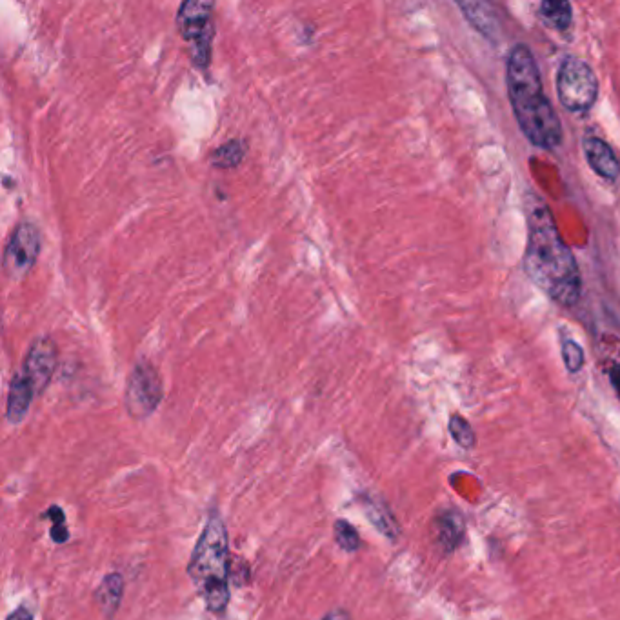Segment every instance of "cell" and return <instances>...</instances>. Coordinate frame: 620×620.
I'll use <instances>...</instances> for the list:
<instances>
[{
  "mask_svg": "<svg viewBox=\"0 0 620 620\" xmlns=\"http://www.w3.org/2000/svg\"><path fill=\"white\" fill-rule=\"evenodd\" d=\"M526 250L522 268L528 279L555 304L573 308L582 297L579 262L560 235L550 206L535 193L526 197Z\"/></svg>",
  "mask_w": 620,
  "mask_h": 620,
  "instance_id": "1",
  "label": "cell"
},
{
  "mask_svg": "<svg viewBox=\"0 0 620 620\" xmlns=\"http://www.w3.org/2000/svg\"><path fill=\"white\" fill-rule=\"evenodd\" d=\"M506 86L522 135L539 150H557L564 137L562 122L544 93L537 60L526 44H515L508 53Z\"/></svg>",
  "mask_w": 620,
  "mask_h": 620,
  "instance_id": "2",
  "label": "cell"
},
{
  "mask_svg": "<svg viewBox=\"0 0 620 620\" xmlns=\"http://www.w3.org/2000/svg\"><path fill=\"white\" fill-rule=\"evenodd\" d=\"M188 575L211 613H224L230 602L231 562L228 530L220 515L213 513L191 553Z\"/></svg>",
  "mask_w": 620,
  "mask_h": 620,
  "instance_id": "3",
  "label": "cell"
},
{
  "mask_svg": "<svg viewBox=\"0 0 620 620\" xmlns=\"http://www.w3.org/2000/svg\"><path fill=\"white\" fill-rule=\"evenodd\" d=\"M215 2L186 0L179 6L175 24L180 37L188 42L191 64L199 70H208L211 62V44L215 37L213 22Z\"/></svg>",
  "mask_w": 620,
  "mask_h": 620,
  "instance_id": "4",
  "label": "cell"
},
{
  "mask_svg": "<svg viewBox=\"0 0 620 620\" xmlns=\"http://www.w3.org/2000/svg\"><path fill=\"white\" fill-rule=\"evenodd\" d=\"M557 97L564 110L577 115H584L595 106L599 79L588 62L573 55L562 59L557 73Z\"/></svg>",
  "mask_w": 620,
  "mask_h": 620,
  "instance_id": "5",
  "label": "cell"
},
{
  "mask_svg": "<svg viewBox=\"0 0 620 620\" xmlns=\"http://www.w3.org/2000/svg\"><path fill=\"white\" fill-rule=\"evenodd\" d=\"M42 251L39 226L31 220H20L11 231L2 255V270L10 280L26 279L35 268Z\"/></svg>",
  "mask_w": 620,
  "mask_h": 620,
  "instance_id": "6",
  "label": "cell"
},
{
  "mask_svg": "<svg viewBox=\"0 0 620 620\" xmlns=\"http://www.w3.org/2000/svg\"><path fill=\"white\" fill-rule=\"evenodd\" d=\"M164 390L159 371L150 360H140L128 377L124 404L133 419L142 420L150 417L159 408Z\"/></svg>",
  "mask_w": 620,
  "mask_h": 620,
  "instance_id": "7",
  "label": "cell"
},
{
  "mask_svg": "<svg viewBox=\"0 0 620 620\" xmlns=\"http://www.w3.org/2000/svg\"><path fill=\"white\" fill-rule=\"evenodd\" d=\"M57 364H59V350L51 337L40 335L31 340L20 371L26 375V379L30 380L35 395L44 393V390L48 388L57 370Z\"/></svg>",
  "mask_w": 620,
  "mask_h": 620,
  "instance_id": "8",
  "label": "cell"
},
{
  "mask_svg": "<svg viewBox=\"0 0 620 620\" xmlns=\"http://www.w3.org/2000/svg\"><path fill=\"white\" fill-rule=\"evenodd\" d=\"M582 151L591 170L595 171L599 177L606 180L619 179L620 160L606 140L599 135L586 133L582 139Z\"/></svg>",
  "mask_w": 620,
  "mask_h": 620,
  "instance_id": "9",
  "label": "cell"
},
{
  "mask_svg": "<svg viewBox=\"0 0 620 620\" xmlns=\"http://www.w3.org/2000/svg\"><path fill=\"white\" fill-rule=\"evenodd\" d=\"M459 10L468 20L473 30L490 42H497L500 37V22L497 11L486 2H459Z\"/></svg>",
  "mask_w": 620,
  "mask_h": 620,
  "instance_id": "10",
  "label": "cell"
},
{
  "mask_svg": "<svg viewBox=\"0 0 620 620\" xmlns=\"http://www.w3.org/2000/svg\"><path fill=\"white\" fill-rule=\"evenodd\" d=\"M33 397H35V390H33L30 380L26 379V375L22 371H17L11 379L8 404H6V417L11 424H19L24 420L30 411Z\"/></svg>",
  "mask_w": 620,
  "mask_h": 620,
  "instance_id": "11",
  "label": "cell"
},
{
  "mask_svg": "<svg viewBox=\"0 0 620 620\" xmlns=\"http://www.w3.org/2000/svg\"><path fill=\"white\" fill-rule=\"evenodd\" d=\"M466 535V524L459 511H444L435 519V539L444 553L457 550Z\"/></svg>",
  "mask_w": 620,
  "mask_h": 620,
  "instance_id": "12",
  "label": "cell"
},
{
  "mask_svg": "<svg viewBox=\"0 0 620 620\" xmlns=\"http://www.w3.org/2000/svg\"><path fill=\"white\" fill-rule=\"evenodd\" d=\"M124 595V579L120 573H110L106 579L100 582L99 588L95 591V602L99 604L102 613L111 617L115 611L119 610L120 600Z\"/></svg>",
  "mask_w": 620,
  "mask_h": 620,
  "instance_id": "13",
  "label": "cell"
},
{
  "mask_svg": "<svg viewBox=\"0 0 620 620\" xmlns=\"http://www.w3.org/2000/svg\"><path fill=\"white\" fill-rule=\"evenodd\" d=\"M248 155L246 140L231 139L222 142L217 150L210 155L211 166L219 170H233L242 164Z\"/></svg>",
  "mask_w": 620,
  "mask_h": 620,
  "instance_id": "14",
  "label": "cell"
},
{
  "mask_svg": "<svg viewBox=\"0 0 620 620\" xmlns=\"http://www.w3.org/2000/svg\"><path fill=\"white\" fill-rule=\"evenodd\" d=\"M539 17L546 26L555 31L570 30L573 24V6L571 2L544 0L539 6Z\"/></svg>",
  "mask_w": 620,
  "mask_h": 620,
  "instance_id": "15",
  "label": "cell"
},
{
  "mask_svg": "<svg viewBox=\"0 0 620 620\" xmlns=\"http://www.w3.org/2000/svg\"><path fill=\"white\" fill-rule=\"evenodd\" d=\"M560 353H562V360H564V366L570 373H579L584 364H586V355L584 350L580 346L579 342L570 337H562L560 340Z\"/></svg>",
  "mask_w": 620,
  "mask_h": 620,
  "instance_id": "16",
  "label": "cell"
},
{
  "mask_svg": "<svg viewBox=\"0 0 620 620\" xmlns=\"http://www.w3.org/2000/svg\"><path fill=\"white\" fill-rule=\"evenodd\" d=\"M450 433L453 440L459 444L460 448L464 450H473L475 444H477V435L471 428L470 422L464 419L459 413L451 415L450 419Z\"/></svg>",
  "mask_w": 620,
  "mask_h": 620,
  "instance_id": "17",
  "label": "cell"
},
{
  "mask_svg": "<svg viewBox=\"0 0 620 620\" xmlns=\"http://www.w3.org/2000/svg\"><path fill=\"white\" fill-rule=\"evenodd\" d=\"M335 540L339 544L340 548L344 551H357L360 548V537L357 530L351 526L350 522L346 520H337L335 526Z\"/></svg>",
  "mask_w": 620,
  "mask_h": 620,
  "instance_id": "18",
  "label": "cell"
},
{
  "mask_svg": "<svg viewBox=\"0 0 620 620\" xmlns=\"http://www.w3.org/2000/svg\"><path fill=\"white\" fill-rule=\"evenodd\" d=\"M46 517H50L53 520V526H51V537L53 540L57 542V544H62V542H66V540L70 539V533H68V528H66V519H64V513L57 506H53L48 513H46Z\"/></svg>",
  "mask_w": 620,
  "mask_h": 620,
  "instance_id": "19",
  "label": "cell"
},
{
  "mask_svg": "<svg viewBox=\"0 0 620 620\" xmlns=\"http://www.w3.org/2000/svg\"><path fill=\"white\" fill-rule=\"evenodd\" d=\"M368 515H370V519L375 522V526H377L382 533H386V535H390V537L395 535V530H397L395 524L391 522L390 515L382 510L380 506H371L370 510H368Z\"/></svg>",
  "mask_w": 620,
  "mask_h": 620,
  "instance_id": "20",
  "label": "cell"
},
{
  "mask_svg": "<svg viewBox=\"0 0 620 620\" xmlns=\"http://www.w3.org/2000/svg\"><path fill=\"white\" fill-rule=\"evenodd\" d=\"M320 620H351V615L342 608H335V610L328 611Z\"/></svg>",
  "mask_w": 620,
  "mask_h": 620,
  "instance_id": "21",
  "label": "cell"
},
{
  "mask_svg": "<svg viewBox=\"0 0 620 620\" xmlns=\"http://www.w3.org/2000/svg\"><path fill=\"white\" fill-rule=\"evenodd\" d=\"M610 380L611 384H613V388H615V391L620 395V360L611 366Z\"/></svg>",
  "mask_w": 620,
  "mask_h": 620,
  "instance_id": "22",
  "label": "cell"
},
{
  "mask_svg": "<svg viewBox=\"0 0 620 620\" xmlns=\"http://www.w3.org/2000/svg\"><path fill=\"white\" fill-rule=\"evenodd\" d=\"M6 620H33V615L26 608H19V610L13 611Z\"/></svg>",
  "mask_w": 620,
  "mask_h": 620,
  "instance_id": "23",
  "label": "cell"
}]
</instances>
